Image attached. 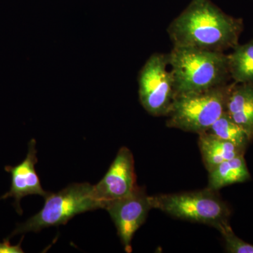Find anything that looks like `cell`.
I'll list each match as a JSON object with an SVG mask.
<instances>
[{"label":"cell","instance_id":"cell-6","mask_svg":"<svg viewBox=\"0 0 253 253\" xmlns=\"http://www.w3.org/2000/svg\"><path fill=\"white\" fill-rule=\"evenodd\" d=\"M168 66V54L155 53L139 71V101L151 116H166L175 97L174 79Z\"/></svg>","mask_w":253,"mask_h":253},{"label":"cell","instance_id":"cell-3","mask_svg":"<svg viewBox=\"0 0 253 253\" xmlns=\"http://www.w3.org/2000/svg\"><path fill=\"white\" fill-rule=\"evenodd\" d=\"M231 84L176 94L166 114V126L198 134L208 131L225 112Z\"/></svg>","mask_w":253,"mask_h":253},{"label":"cell","instance_id":"cell-12","mask_svg":"<svg viewBox=\"0 0 253 253\" xmlns=\"http://www.w3.org/2000/svg\"><path fill=\"white\" fill-rule=\"evenodd\" d=\"M251 179L244 155L221 163L208 172V189L218 191L225 186L244 183Z\"/></svg>","mask_w":253,"mask_h":253},{"label":"cell","instance_id":"cell-13","mask_svg":"<svg viewBox=\"0 0 253 253\" xmlns=\"http://www.w3.org/2000/svg\"><path fill=\"white\" fill-rule=\"evenodd\" d=\"M231 79L236 83L253 84V40L238 44L227 54Z\"/></svg>","mask_w":253,"mask_h":253},{"label":"cell","instance_id":"cell-7","mask_svg":"<svg viewBox=\"0 0 253 253\" xmlns=\"http://www.w3.org/2000/svg\"><path fill=\"white\" fill-rule=\"evenodd\" d=\"M104 209L109 213L125 251L131 253L133 236L153 209L149 196L143 188L137 186L126 197L106 203Z\"/></svg>","mask_w":253,"mask_h":253},{"label":"cell","instance_id":"cell-4","mask_svg":"<svg viewBox=\"0 0 253 253\" xmlns=\"http://www.w3.org/2000/svg\"><path fill=\"white\" fill-rule=\"evenodd\" d=\"M44 199L41 211L20 224L13 235L63 225L77 214L103 208L95 196L94 185L86 182L70 184L59 192L49 193Z\"/></svg>","mask_w":253,"mask_h":253},{"label":"cell","instance_id":"cell-16","mask_svg":"<svg viewBox=\"0 0 253 253\" xmlns=\"http://www.w3.org/2000/svg\"><path fill=\"white\" fill-rule=\"evenodd\" d=\"M23 249H21V243L16 246H12L9 241H4L3 243H0V253H23Z\"/></svg>","mask_w":253,"mask_h":253},{"label":"cell","instance_id":"cell-15","mask_svg":"<svg viewBox=\"0 0 253 253\" xmlns=\"http://www.w3.org/2000/svg\"><path fill=\"white\" fill-rule=\"evenodd\" d=\"M224 239L226 252L231 253H253V244L245 242L236 235L229 221L222 223L217 229Z\"/></svg>","mask_w":253,"mask_h":253},{"label":"cell","instance_id":"cell-5","mask_svg":"<svg viewBox=\"0 0 253 253\" xmlns=\"http://www.w3.org/2000/svg\"><path fill=\"white\" fill-rule=\"evenodd\" d=\"M153 209H158L173 217L200 223L217 229L229 221L231 211L217 191L204 190L179 194L149 196Z\"/></svg>","mask_w":253,"mask_h":253},{"label":"cell","instance_id":"cell-8","mask_svg":"<svg viewBox=\"0 0 253 253\" xmlns=\"http://www.w3.org/2000/svg\"><path fill=\"white\" fill-rule=\"evenodd\" d=\"M134 160L130 150L121 148L104 177L94 185L95 196L102 204L122 199L136 189Z\"/></svg>","mask_w":253,"mask_h":253},{"label":"cell","instance_id":"cell-9","mask_svg":"<svg viewBox=\"0 0 253 253\" xmlns=\"http://www.w3.org/2000/svg\"><path fill=\"white\" fill-rule=\"evenodd\" d=\"M36 141L32 139L28 143V152L22 163L15 167L9 168L11 174V186L9 192L1 199L14 197L19 206L20 200L29 195H38L45 198L49 193L43 189L41 179L36 170L38 163Z\"/></svg>","mask_w":253,"mask_h":253},{"label":"cell","instance_id":"cell-11","mask_svg":"<svg viewBox=\"0 0 253 253\" xmlns=\"http://www.w3.org/2000/svg\"><path fill=\"white\" fill-rule=\"evenodd\" d=\"M199 146L208 172L224 161L245 154L244 150L232 143L219 139L207 131L199 134Z\"/></svg>","mask_w":253,"mask_h":253},{"label":"cell","instance_id":"cell-14","mask_svg":"<svg viewBox=\"0 0 253 253\" xmlns=\"http://www.w3.org/2000/svg\"><path fill=\"white\" fill-rule=\"evenodd\" d=\"M206 131L219 139L232 143L245 151L253 140L249 134L236 124L226 112L223 113Z\"/></svg>","mask_w":253,"mask_h":253},{"label":"cell","instance_id":"cell-2","mask_svg":"<svg viewBox=\"0 0 253 253\" xmlns=\"http://www.w3.org/2000/svg\"><path fill=\"white\" fill-rule=\"evenodd\" d=\"M168 56L175 96L224 85L231 80L224 52L173 46Z\"/></svg>","mask_w":253,"mask_h":253},{"label":"cell","instance_id":"cell-10","mask_svg":"<svg viewBox=\"0 0 253 253\" xmlns=\"http://www.w3.org/2000/svg\"><path fill=\"white\" fill-rule=\"evenodd\" d=\"M225 112L253 139V84L233 82Z\"/></svg>","mask_w":253,"mask_h":253},{"label":"cell","instance_id":"cell-1","mask_svg":"<svg viewBox=\"0 0 253 253\" xmlns=\"http://www.w3.org/2000/svg\"><path fill=\"white\" fill-rule=\"evenodd\" d=\"M242 18L226 14L211 0H191L169 24L173 46H186L225 52L239 44Z\"/></svg>","mask_w":253,"mask_h":253}]
</instances>
